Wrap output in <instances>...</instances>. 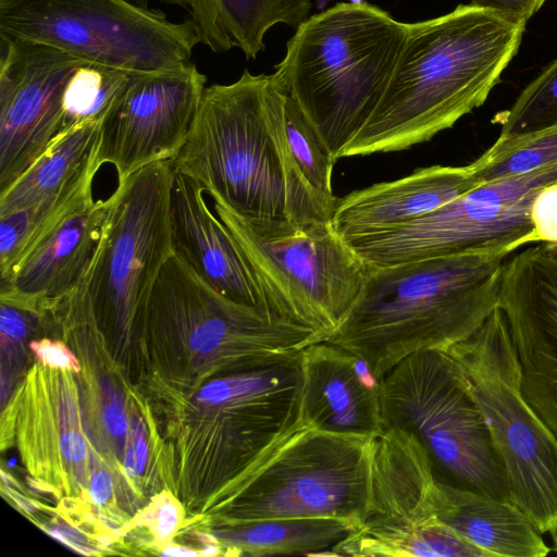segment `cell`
<instances>
[{
  "label": "cell",
  "mask_w": 557,
  "mask_h": 557,
  "mask_svg": "<svg viewBox=\"0 0 557 557\" xmlns=\"http://www.w3.org/2000/svg\"><path fill=\"white\" fill-rule=\"evenodd\" d=\"M547 0H471L518 23H527Z\"/></svg>",
  "instance_id": "cell-30"
},
{
  "label": "cell",
  "mask_w": 557,
  "mask_h": 557,
  "mask_svg": "<svg viewBox=\"0 0 557 557\" xmlns=\"http://www.w3.org/2000/svg\"><path fill=\"white\" fill-rule=\"evenodd\" d=\"M30 349L38 359L46 366L59 370L79 371V363L72 351L61 342H53L48 338L34 341L29 344Z\"/></svg>",
  "instance_id": "cell-29"
},
{
  "label": "cell",
  "mask_w": 557,
  "mask_h": 557,
  "mask_svg": "<svg viewBox=\"0 0 557 557\" xmlns=\"http://www.w3.org/2000/svg\"><path fill=\"white\" fill-rule=\"evenodd\" d=\"M101 121L77 125L58 136L4 191L0 215L21 209H48L92 184L100 166L97 149Z\"/></svg>",
  "instance_id": "cell-21"
},
{
  "label": "cell",
  "mask_w": 557,
  "mask_h": 557,
  "mask_svg": "<svg viewBox=\"0 0 557 557\" xmlns=\"http://www.w3.org/2000/svg\"><path fill=\"white\" fill-rule=\"evenodd\" d=\"M499 307L518 355L522 392L557 436V244L507 259Z\"/></svg>",
  "instance_id": "cell-15"
},
{
  "label": "cell",
  "mask_w": 557,
  "mask_h": 557,
  "mask_svg": "<svg viewBox=\"0 0 557 557\" xmlns=\"http://www.w3.org/2000/svg\"><path fill=\"white\" fill-rule=\"evenodd\" d=\"M219 553V547L215 545V543L206 544L205 549L200 553V555L203 556H213Z\"/></svg>",
  "instance_id": "cell-39"
},
{
  "label": "cell",
  "mask_w": 557,
  "mask_h": 557,
  "mask_svg": "<svg viewBox=\"0 0 557 557\" xmlns=\"http://www.w3.org/2000/svg\"><path fill=\"white\" fill-rule=\"evenodd\" d=\"M161 1L170 3V4L180 5L183 8H190V4L193 2V0H161Z\"/></svg>",
  "instance_id": "cell-40"
},
{
  "label": "cell",
  "mask_w": 557,
  "mask_h": 557,
  "mask_svg": "<svg viewBox=\"0 0 557 557\" xmlns=\"http://www.w3.org/2000/svg\"><path fill=\"white\" fill-rule=\"evenodd\" d=\"M535 243L557 244V180L535 195L530 210Z\"/></svg>",
  "instance_id": "cell-28"
},
{
  "label": "cell",
  "mask_w": 557,
  "mask_h": 557,
  "mask_svg": "<svg viewBox=\"0 0 557 557\" xmlns=\"http://www.w3.org/2000/svg\"><path fill=\"white\" fill-rule=\"evenodd\" d=\"M0 193L59 136L66 85L83 61L48 45L0 38Z\"/></svg>",
  "instance_id": "cell-14"
},
{
  "label": "cell",
  "mask_w": 557,
  "mask_h": 557,
  "mask_svg": "<svg viewBox=\"0 0 557 557\" xmlns=\"http://www.w3.org/2000/svg\"><path fill=\"white\" fill-rule=\"evenodd\" d=\"M553 540V550L557 554V531L550 533Z\"/></svg>",
  "instance_id": "cell-41"
},
{
  "label": "cell",
  "mask_w": 557,
  "mask_h": 557,
  "mask_svg": "<svg viewBox=\"0 0 557 557\" xmlns=\"http://www.w3.org/2000/svg\"><path fill=\"white\" fill-rule=\"evenodd\" d=\"M436 492L433 462L421 442L405 429L384 428L373 440L366 515L334 557H486L437 519Z\"/></svg>",
  "instance_id": "cell-11"
},
{
  "label": "cell",
  "mask_w": 557,
  "mask_h": 557,
  "mask_svg": "<svg viewBox=\"0 0 557 557\" xmlns=\"http://www.w3.org/2000/svg\"><path fill=\"white\" fill-rule=\"evenodd\" d=\"M104 429L114 436H122L127 430V420L121 403H111L102 410Z\"/></svg>",
  "instance_id": "cell-34"
},
{
  "label": "cell",
  "mask_w": 557,
  "mask_h": 557,
  "mask_svg": "<svg viewBox=\"0 0 557 557\" xmlns=\"http://www.w3.org/2000/svg\"><path fill=\"white\" fill-rule=\"evenodd\" d=\"M286 92L273 74L245 70L203 96L174 172L202 187L235 213L252 220L306 225L332 221L337 197L315 190L287 146Z\"/></svg>",
  "instance_id": "cell-1"
},
{
  "label": "cell",
  "mask_w": 557,
  "mask_h": 557,
  "mask_svg": "<svg viewBox=\"0 0 557 557\" xmlns=\"http://www.w3.org/2000/svg\"><path fill=\"white\" fill-rule=\"evenodd\" d=\"M336 518L275 519L244 522L228 534L236 554L334 557L339 543L357 530Z\"/></svg>",
  "instance_id": "cell-23"
},
{
  "label": "cell",
  "mask_w": 557,
  "mask_h": 557,
  "mask_svg": "<svg viewBox=\"0 0 557 557\" xmlns=\"http://www.w3.org/2000/svg\"><path fill=\"white\" fill-rule=\"evenodd\" d=\"M60 450L64 459L72 463L84 461L87 453L85 441L77 431H69L61 435Z\"/></svg>",
  "instance_id": "cell-33"
},
{
  "label": "cell",
  "mask_w": 557,
  "mask_h": 557,
  "mask_svg": "<svg viewBox=\"0 0 557 557\" xmlns=\"http://www.w3.org/2000/svg\"><path fill=\"white\" fill-rule=\"evenodd\" d=\"M557 180V162L481 184L417 220L346 237L369 265L459 253H504L535 243L530 218L537 191Z\"/></svg>",
  "instance_id": "cell-10"
},
{
  "label": "cell",
  "mask_w": 557,
  "mask_h": 557,
  "mask_svg": "<svg viewBox=\"0 0 557 557\" xmlns=\"http://www.w3.org/2000/svg\"><path fill=\"white\" fill-rule=\"evenodd\" d=\"M212 200L213 211L251 268L268 310L327 341L355 301L368 264L332 221L297 225L252 220Z\"/></svg>",
  "instance_id": "cell-5"
},
{
  "label": "cell",
  "mask_w": 557,
  "mask_h": 557,
  "mask_svg": "<svg viewBox=\"0 0 557 557\" xmlns=\"http://www.w3.org/2000/svg\"><path fill=\"white\" fill-rule=\"evenodd\" d=\"M435 512L487 557H543L550 552L542 533L511 502L437 479Z\"/></svg>",
  "instance_id": "cell-20"
},
{
  "label": "cell",
  "mask_w": 557,
  "mask_h": 557,
  "mask_svg": "<svg viewBox=\"0 0 557 557\" xmlns=\"http://www.w3.org/2000/svg\"><path fill=\"white\" fill-rule=\"evenodd\" d=\"M171 160L117 182L108 198L102 238L88 273L94 315L119 329L146 315L156 281L175 253L171 222Z\"/></svg>",
  "instance_id": "cell-12"
},
{
  "label": "cell",
  "mask_w": 557,
  "mask_h": 557,
  "mask_svg": "<svg viewBox=\"0 0 557 557\" xmlns=\"http://www.w3.org/2000/svg\"><path fill=\"white\" fill-rule=\"evenodd\" d=\"M504 253H459L369 265L350 309L327 342L384 374L406 357L447 350L499 307Z\"/></svg>",
  "instance_id": "cell-3"
},
{
  "label": "cell",
  "mask_w": 557,
  "mask_h": 557,
  "mask_svg": "<svg viewBox=\"0 0 557 557\" xmlns=\"http://www.w3.org/2000/svg\"><path fill=\"white\" fill-rule=\"evenodd\" d=\"M284 124L289 152L305 180L322 195L335 198L332 189V173L336 160L300 107L287 94Z\"/></svg>",
  "instance_id": "cell-26"
},
{
  "label": "cell",
  "mask_w": 557,
  "mask_h": 557,
  "mask_svg": "<svg viewBox=\"0 0 557 557\" xmlns=\"http://www.w3.org/2000/svg\"><path fill=\"white\" fill-rule=\"evenodd\" d=\"M108 209V199L92 196L66 212L0 280V290L48 304L69 295L88 276Z\"/></svg>",
  "instance_id": "cell-18"
},
{
  "label": "cell",
  "mask_w": 557,
  "mask_h": 557,
  "mask_svg": "<svg viewBox=\"0 0 557 557\" xmlns=\"http://www.w3.org/2000/svg\"><path fill=\"white\" fill-rule=\"evenodd\" d=\"M236 392V372L205 385L198 399L207 405L218 406L230 400Z\"/></svg>",
  "instance_id": "cell-32"
},
{
  "label": "cell",
  "mask_w": 557,
  "mask_h": 557,
  "mask_svg": "<svg viewBox=\"0 0 557 557\" xmlns=\"http://www.w3.org/2000/svg\"><path fill=\"white\" fill-rule=\"evenodd\" d=\"M300 424L355 436L382 433L381 379L350 350L327 341L301 350Z\"/></svg>",
  "instance_id": "cell-16"
},
{
  "label": "cell",
  "mask_w": 557,
  "mask_h": 557,
  "mask_svg": "<svg viewBox=\"0 0 557 557\" xmlns=\"http://www.w3.org/2000/svg\"><path fill=\"white\" fill-rule=\"evenodd\" d=\"M133 437L132 447L135 456L136 473L141 474L145 470L148 455L145 429L141 423H135Z\"/></svg>",
  "instance_id": "cell-36"
},
{
  "label": "cell",
  "mask_w": 557,
  "mask_h": 557,
  "mask_svg": "<svg viewBox=\"0 0 557 557\" xmlns=\"http://www.w3.org/2000/svg\"><path fill=\"white\" fill-rule=\"evenodd\" d=\"M460 366L506 472L512 502L543 533L557 531V436L522 392L507 318L497 307L446 350Z\"/></svg>",
  "instance_id": "cell-6"
},
{
  "label": "cell",
  "mask_w": 557,
  "mask_h": 557,
  "mask_svg": "<svg viewBox=\"0 0 557 557\" xmlns=\"http://www.w3.org/2000/svg\"><path fill=\"white\" fill-rule=\"evenodd\" d=\"M162 555L171 556V557H195L198 555V553H196L191 549L175 545V546L166 547L163 550Z\"/></svg>",
  "instance_id": "cell-38"
},
{
  "label": "cell",
  "mask_w": 557,
  "mask_h": 557,
  "mask_svg": "<svg viewBox=\"0 0 557 557\" xmlns=\"http://www.w3.org/2000/svg\"><path fill=\"white\" fill-rule=\"evenodd\" d=\"M407 25L371 3L338 2L306 18L275 64L281 86L336 161L381 100Z\"/></svg>",
  "instance_id": "cell-4"
},
{
  "label": "cell",
  "mask_w": 557,
  "mask_h": 557,
  "mask_svg": "<svg viewBox=\"0 0 557 557\" xmlns=\"http://www.w3.org/2000/svg\"><path fill=\"white\" fill-rule=\"evenodd\" d=\"M203 193L193 180L173 173L170 222L175 253L222 296L269 311L251 268Z\"/></svg>",
  "instance_id": "cell-17"
},
{
  "label": "cell",
  "mask_w": 557,
  "mask_h": 557,
  "mask_svg": "<svg viewBox=\"0 0 557 557\" xmlns=\"http://www.w3.org/2000/svg\"><path fill=\"white\" fill-rule=\"evenodd\" d=\"M0 38L135 73L178 67L201 44L191 18L172 22L128 0H0Z\"/></svg>",
  "instance_id": "cell-8"
},
{
  "label": "cell",
  "mask_w": 557,
  "mask_h": 557,
  "mask_svg": "<svg viewBox=\"0 0 557 557\" xmlns=\"http://www.w3.org/2000/svg\"><path fill=\"white\" fill-rule=\"evenodd\" d=\"M151 529L156 537L164 541L177 529L181 520L178 505L170 497L160 499L154 510L149 513Z\"/></svg>",
  "instance_id": "cell-31"
},
{
  "label": "cell",
  "mask_w": 557,
  "mask_h": 557,
  "mask_svg": "<svg viewBox=\"0 0 557 557\" xmlns=\"http://www.w3.org/2000/svg\"><path fill=\"white\" fill-rule=\"evenodd\" d=\"M207 76L191 61L166 71L133 73L103 117L97 163L111 164L117 182L180 152L199 109Z\"/></svg>",
  "instance_id": "cell-13"
},
{
  "label": "cell",
  "mask_w": 557,
  "mask_h": 557,
  "mask_svg": "<svg viewBox=\"0 0 557 557\" xmlns=\"http://www.w3.org/2000/svg\"><path fill=\"white\" fill-rule=\"evenodd\" d=\"M524 28L472 3L408 23L387 87L342 158L405 150L453 127L486 101Z\"/></svg>",
  "instance_id": "cell-2"
},
{
  "label": "cell",
  "mask_w": 557,
  "mask_h": 557,
  "mask_svg": "<svg viewBox=\"0 0 557 557\" xmlns=\"http://www.w3.org/2000/svg\"><path fill=\"white\" fill-rule=\"evenodd\" d=\"M373 440L300 424L242 475L233 517L336 518L359 528L370 496Z\"/></svg>",
  "instance_id": "cell-9"
},
{
  "label": "cell",
  "mask_w": 557,
  "mask_h": 557,
  "mask_svg": "<svg viewBox=\"0 0 557 557\" xmlns=\"http://www.w3.org/2000/svg\"><path fill=\"white\" fill-rule=\"evenodd\" d=\"M498 137H513L557 124V59L549 63L506 111L494 116Z\"/></svg>",
  "instance_id": "cell-27"
},
{
  "label": "cell",
  "mask_w": 557,
  "mask_h": 557,
  "mask_svg": "<svg viewBox=\"0 0 557 557\" xmlns=\"http://www.w3.org/2000/svg\"><path fill=\"white\" fill-rule=\"evenodd\" d=\"M113 491L111 475L107 471H98L90 481L89 494L94 503L106 504Z\"/></svg>",
  "instance_id": "cell-35"
},
{
  "label": "cell",
  "mask_w": 557,
  "mask_h": 557,
  "mask_svg": "<svg viewBox=\"0 0 557 557\" xmlns=\"http://www.w3.org/2000/svg\"><path fill=\"white\" fill-rule=\"evenodd\" d=\"M381 405L384 428L411 432L440 481L513 503L482 412L446 350L419 351L389 369Z\"/></svg>",
  "instance_id": "cell-7"
},
{
  "label": "cell",
  "mask_w": 557,
  "mask_h": 557,
  "mask_svg": "<svg viewBox=\"0 0 557 557\" xmlns=\"http://www.w3.org/2000/svg\"><path fill=\"white\" fill-rule=\"evenodd\" d=\"M481 184L473 163L421 168L338 198L332 224L344 238L377 232L422 218Z\"/></svg>",
  "instance_id": "cell-19"
},
{
  "label": "cell",
  "mask_w": 557,
  "mask_h": 557,
  "mask_svg": "<svg viewBox=\"0 0 557 557\" xmlns=\"http://www.w3.org/2000/svg\"><path fill=\"white\" fill-rule=\"evenodd\" d=\"M51 536L55 540L60 541L64 545L79 552L83 554H91L84 545L81 540V536L70 529H52L48 531Z\"/></svg>",
  "instance_id": "cell-37"
},
{
  "label": "cell",
  "mask_w": 557,
  "mask_h": 557,
  "mask_svg": "<svg viewBox=\"0 0 557 557\" xmlns=\"http://www.w3.org/2000/svg\"><path fill=\"white\" fill-rule=\"evenodd\" d=\"M133 73L135 72L83 62L70 78L64 91L59 136L77 125L102 121L123 96Z\"/></svg>",
  "instance_id": "cell-24"
},
{
  "label": "cell",
  "mask_w": 557,
  "mask_h": 557,
  "mask_svg": "<svg viewBox=\"0 0 557 557\" xmlns=\"http://www.w3.org/2000/svg\"><path fill=\"white\" fill-rule=\"evenodd\" d=\"M189 9L202 45L216 53L237 48L253 60L270 28H297L309 17L311 0H193Z\"/></svg>",
  "instance_id": "cell-22"
},
{
  "label": "cell",
  "mask_w": 557,
  "mask_h": 557,
  "mask_svg": "<svg viewBox=\"0 0 557 557\" xmlns=\"http://www.w3.org/2000/svg\"><path fill=\"white\" fill-rule=\"evenodd\" d=\"M352 4H361L363 2H367L366 0H348Z\"/></svg>",
  "instance_id": "cell-42"
},
{
  "label": "cell",
  "mask_w": 557,
  "mask_h": 557,
  "mask_svg": "<svg viewBox=\"0 0 557 557\" xmlns=\"http://www.w3.org/2000/svg\"><path fill=\"white\" fill-rule=\"evenodd\" d=\"M557 162V124L536 132L498 137L472 163L482 184L522 175Z\"/></svg>",
  "instance_id": "cell-25"
}]
</instances>
